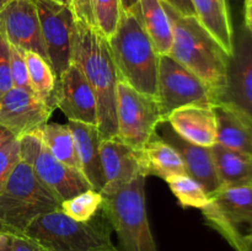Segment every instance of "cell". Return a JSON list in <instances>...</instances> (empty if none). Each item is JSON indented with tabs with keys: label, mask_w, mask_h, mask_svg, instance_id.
Segmentation results:
<instances>
[{
	"label": "cell",
	"mask_w": 252,
	"mask_h": 251,
	"mask_svg": "<svg viewBox=\"0 0 252 251\" xmlns=\"http://www.w3.org/2000/svg\"><path fill=\"white\" fill-rule=\"evenodd\" d=\"M202 212L236 251L243 250L252 231V186H221Z\"/></svg>",
	"instance_id": "ba28073f"
},
{
	"label": "cell",
	"mask_w": 252,
	"mask_h": 251,
	"mask_svg": "<svg viewBox=\"0 0 252 251\" xmlns=\"http://www.w3.org/2000/svg\"><path fill=\"white\" fill-rule=\"evenodd\" d=\"M158 135L171 144L181 155L187 175L193 177L206 189L209 197L216 193L223 185L217 172L216 162L211 148L199 147L182 139L167 122L158 127Z\"/></svg>",
	"instance_id": "9a60e30c"
},
{
	"label": "cell",
	"mask_w": 252,
	"mask_h": 251,
	"mask_svg": "<svg viewBox=\"0 0 252 251\" xmlns=\"http://www.w3.org/2000/svg\"><path fill=\"white\" fill-rule=\"evenodd\" d=\"M71 9L75 14L76 20H80V21L95 27L94 0H71Z\"/></svg>",
	"instance_id": "d6a6232c"
},
{
	"label": "cell",
	"mask_w": 252,
	"mask_h": 251,
	"mask_svg": "<svg viewBox=\"0 0 252 251\" xmlns=\"http://www.w3.org/2000/svg\"><path fill=\"white\" fill-rule=\"evenodd\" d=\"M166 122L155 96L139 93L125 81L117 85V137L138 150L157 134L158 127Z\"/></svg>",
	"instance_id": "52a82bcc"
},
{
	"label": "cell",
	"mask_w": 252,
	"mask_h": 251,
	"mask_svg": "<svg viewBox=\"0 0 252 251\" xmlns=\"http://www.w3.org/2000/svg\"><path fill=\"white\" fill-rule=\"evenodd\" d=\"M194 16L229 57L234 53V34L226 0H191Z\"/></svg>",
	"instance_id": "7402d4cb"
},
{
	"label": "cell",
	"mask_w": 252,
	"mask_h": 251,
	"mask_svg": "<svg viewBox=\"0 0 252 251\" xmlns=\"http://www.w3.org/2000/svg\"><path fill=\"white\" fill-rule=\"evenodd\" d=\"M12 0H0V11H1L2 9H4L5 6H6L7 4H9V2H11Z\"/></svg>",
	"instance_id": "b9f144b4"
},
{
	"label": "cell",
	"mask_w": 252,
	"mask_h": 251,
	"mask_svg": "<svg viewBox=\"0 0 252 251\" xmlns=\"http://www.w3.org/2000/svg\"><path fill=\"white\" fill-rule=\"evenodd\" d=\"M17 139L11 132H10L7 128H5L4 126L0 125V148H2L4 145H6L7 143L11 142V140Z\"/></svg>",
	"instance_id": "d590c367"
},
{
	"label": "cell",
	"mask_w": 252,
	"mask_h": 251,
	"mask_svg": "<svg viewBox=\"0 0 252 251\" xmlns=\"http://www.w3.org/2000/svg\"><path fill=\"white\" fill-rule=\"evenodd\" d=\"M53 111L31 91L12 88L0 97V125L20 139L46 125Z\"/></svg>",
	"instance_id": "4fadbf2b"
},
{
	"label": "cell",
	"mask_w": 252,
	"mask_h": 251,
	"mask_svg": "<svg viewBox=\"0 0 252 251\" xmlns=\"http://www.w3.org/2000/svg\"><path fill=\"white\" fill-rule=\"evenodd\" d=\"M0 251H10V235L0 233Z\"/></svg>",
	"instance_id": "74e56055"
},
{
	"label": "cell",
	"mask_w": 252,
	"mask_h": 251,
	"mask_svg": "<svg viewBox=\"0 0 252 251\" xmlns=\"http://www.w3.org/2000/svg\"><path fill=\"white\" fill-rule=\"evenodd\" d=\"M78 153L80 171L93 189L101 192L105 185L100 155V135L97 126L69 121Z\"/></svg>",
	"instance_id": "ffe728a7"
},
{
	"label": "cell",
	"mask_w": 252,
	"mask_h": 251,
	"mask_svg": "<svg viewBox=\"0 0 252 251\" xmlns=\"http://www.w3.org/2000/svg\"><path fill=\"white\" fill-rule=\"evenodd\" d=\"M102 203V193L96 189L89 188L62 202V211L75 220L88 221L97 214Z\"/></svg>",
	"instance_id": "83f0119b"
},
{
	"label": "cell",
	"mask_w": 252,
	"mask_h": 251,
	"mask_svg": "<svg viewBox=\"0 0 252 251\" xmlns=\"http://www.w3.org/2000/svg\"><path fill=\"white\" fill-rule=\"evenodd\" d=\"M217 118V143L252 154V116L238 103L220 100L213 105Z\"/></svg>",
	"instance_id": "d6986e66"
},
{
	"label": "cell",
	"mask_w": 252,
	"mask_h": 251,
	"mask_svg": "<svg viewBox=\"0 0 252 251\" xmlns=\"http://www.w3.org/2000/svg\"><path fill=\"white\" fill-rule=\"evenodd\" d=\"M243 250L252 251V231L250 234H249L248 236H246L245 240H244V249H243Z\"/></svg>",
	"instance_id": "ab89813d"
},
{
	"label": "cell",
	"mask_w": 252,
	"mask_h": 251,
	"mask_svg": "<svg viewBox=\"0 0 252 251\" xmlns=\"http://www.w3.org/2000/svg\"><path fill=\"white\" fill-rule=\"evenodd\" d=\"M166 122L192 144L211 148L217 143V118L212 105L182 106L170 113Z\"/></svg>",
	"instance_id": "ac0fdd59"
},
{
	"label": "cell",
	"mask_w": 252,
	"mask_h": 251,
	"mask_svg": "<svg viewBox=\"0 0 252 251\" xmlns=\"http://www.w3.org/2000/svg\"><path fill=\"white\" fill-rule=\"evenodd\" d=\"M246 1H250V2H252V0H246Z\"/></svg>",
	"instance_id": "ee69618b"
},
{
	"label": "cell",
	"mask_w": 252,
	"mask_h": 251,
	"mask_svg": "<svg viewBox=\"0 0 252 251\" xmlns=\"http://www.w3.org/2000/svg\"><path fill=\"white\" fill-rule=\"evenodd\" d=\"M53 1L61 2V4H64V5H69V6H71V0H53Z\"/></svg>",
	"instance_id": "7bdbcfd3"
},
{
	"label": "cell",
	"mask_w": 252,
	"mask_h": 251,
	"mask_svg": "<svg viewBox=\"0 0 252 251\" xmlns=\"http://www.w3.org/2000/svg\"><path fill=\"white\" fill-rule=\"evenodd\" d=\"M20 159L32 167L39 181L61 202L91 188L79 170L59 161L36 133L20 138Z\"/></svg>",
	"instance_id": "30bf717a"
},
{
	"label": "cell",
	"mask_w": 252,
	"mask_h": 251,
	"mask_svg": "<svg viewBox=\"0 0 252 251\" xmlns=\"http://www.w3.org/2000/svg\"><path fill=\"white\" fill-rule=\"evenodd\" d=\"M139 0H121L122 10H132L138 5Z\"/></svg>",
	"instance_id": "f35d334b"
},
{
	"label": "cell",
	"mask_w": 252,
	"mask_h": 251,
	"mask_svg": "<svg viewBox=\"0 0 252 251\" xmlns=\"http://www.w3.org/2000/svg\"><path fill=\"white\" fill-rule=\"evenodd\" d=\"M10 70H11L12 88L33 93L31 83H30L29 69H27L25 53L11 44H10Z\"/></svg>",
	"instance_id": "f546056e"
},
{
	"label": "cell",
	"mask_w": 252,
	"mask_h": 251,
	"mask_svg": "<svg viewBox=\"0 0 252 251\" xmlns=\"http://www.w3.org/2000/svg\"><path fill=\"white\" fill-rule=\"evenodd\" d=\"M137 152L143 176H158L166 181L175 175L187 174L181 155L176 149L157 134Z\"/></svg>",
	"instance_id": "44dd1931"
},
{
	"label": "cell",
	"mask_w": 252,
	"mask_h": 251,
	"mask_svg": "<svg viewBox=\"0 0 252 251\" xmlns=\"http://www.w3.org/2000/svg\"><path fill=\"white\" fill-rule=\"evenodd\" d=\"M240 251H245V250H240Z\"/></svg>",
	"instance_id": "f6af8a7d"
},
{
	"label": "cell",
	"mask_w": 252,
	"mask_h": 251,
	"mask_svg": "<svg viewBox=\"0 0 252 251\" xmlns=\"http://www.w3.org/2000/svg\"><path fill=\"white\" fill-rule=\"evenodd\" d=\"M20 161V140L14 139L0 148V191Z\"/></svg>",
	"instance_id": "4dcf8cb0"
},
{
	"label": "cell",
	"mask_w": 252,
	"mask_h": 251,
	"mask_svg": "<svg viewBox=\"0 0 252 251\" xmlns=\"http://www.w3.org/2000/svg\"><path fill=\"white\" fill-rule=\"evenodd\" d=\"M140 20L159 56L170 54L172 25L161 0H139Z\"/></svg>",
	"instance_id": "cb8c5ba5"
},
{
	"label": "cell",
	"mask_w": 252,
	"mask_h": 251,
	"mask_svg": "<svg viewBox=\"0 0 252 251\" xmlns=\"http://www.w3.org/2000/svg\"><path fill=\"white\" fill-rule=\"evenodd\" d=\"M166 5L176 10L179 14L184 16H194V10L191 4V0H161Z\"/></svg>",
	"instance_id": "e575fe53"
},
{
	"label": "cell",
	"mask_w": 252,
	"mask_h": 251,
	"mask_svg": "<svg viewBox=\"0 0 252 251\" xmlns=\"http://www.w3.org/2000/svg\"><path fill=\"white\" fill-rule=\"evenodd\" d=\"M107 39L121 80L157 97L160 56L143 26L138 5L122 10L117 29Z\"/></svg>",
	"instance_id": "3957f363"
},
{
	"label": "cell",
	"mask_w": 252,
	"mask_h": 251,
	"mask_svg": "<svg viewBox=\"0 0 252 251\" xmlns=\"http://www.w3.org/2000/svg\"><path fill=\"white\" fill-rule=\"evenodd\" d=\"M245 22H246V29L252 36V2L246 1L245 7Z\"/></svg>",
	"instance_id": "8d00e7d4"
},
{
	"label": "cell",
	"mask_w": 252,
	"mask_h": 251,
	"mask_svg": "<svg viewBox=\"0 0 252 251\" xmlns=\"http://www.w3.org/2000/svg\"><path fill=\"white\" fill-rule=\"evenodd\" d=\"M56 103L69 121L97 126L95 94L81 68L74 62L57 80Z\"/></svg>",
	"instance_id": "5bb4252c"
},
{
	"label": "cell",
	"mask_w": 252,
	"mask_h": 251,
	"mask_svg": "<svg viewBox=\"0 0 252 251\" xmlns=\"http://www.w3.org/2000/svg\"><path fill=\"white\" fill-rule=\"evenodd\" d=\"M157 98L165 118L172 111L187 105H216L219 100L213 90L170 54L160 56Z\"/></svg>",
	"instance_id": "9c48e42d"
},
{
	"label": "cell",
	"mask_w": 252,
	"mask_h": 251,
	"mask_svg": "<svg viewBox=\"0 0 252 251\" xmlns=\"http://www.w3.org/2000/svg\"><path fill=\"white\" fill-rule=\"evenodd\" d=\"M100 155L105 177V185L101 191L103 197L112 196L138 175H142L137 152L118 137L101 140Z\"/></svg>",
	"instance_id": "2e32d148"
},
{
	"label": "cell",
	"mask_w": 252,
	"mask_h": 251,
	"mask_svg": "<svg viewBox=\"0 0 252 251\" xmlns=\"http://www.w3.org/2000/svg\"><path fill=\"white\" fill-rule=\"evenodd\" d=\"M0 33L24 53L33 52L48 61L34 0L9 2L0 11Z\"/></svg>",
	"instance_id": "7c38bea8"
},
{
	"label": "cell",
	"mask_w": 252,
	"mask_h": 251,
	"mask_svg": "<svg viewBox=\"0 0 252 251\" xmlns=\"http://www.w3.org/2000/svg\"><path fill=\"white\" fill-rule=\"evenodd\" d=\"M32 91L52 108H57V76L48 61L33 52H25Z\"/></svg>",
	"instance_id": "484cf974"
},
{
	"label": "cell",
	"mask_w": 252,
	"mask_h": 251,
	"mask_svg": "<svg viewBox=\"0 0 252 251\" xmlns=\"http://www.w3.org/2000/svg\"><path fill=\"white\" fill-rule=\"evenodd\" d=\"M71 62L80 66L95 94L100 139L117 137V85L121 79L108 39L94 26L76 20Z\"/></svg>",
	"instance_id": "6da1fadb"
},
{
	"label": "cell",
	"mask_w": 252,
	"mask_h": 251,
	"mask_svg": "<svg viewBox=\"0 0 252 251\" xmlns=\"http://www.w3.org/2000/svg\"><path fill=\"white\" fill-rule=\"evenodd\" d=\"M10 251H47L26 236L10 235Z\"/></svg>",
	"instance_id": "836d02e7"
},
{
	"label": "cell",
	"mask_w": 252,
	"mask_h": 251,
	"mask_svg": "<svg viewBox=\"0 0 252 251\" xmlns=\"http://www.w3.org/2000/svg\"><path fill=\"white\" fill-rule=\"evenodd\" d=\"M172 25L170 56L196 74L223 100L229 83L230 57L199 24L196 16H184L164 2Z\"/></svg>",
	"instance_id": "7a4b0ae2"
},
{
	"label": "cell",
	"mask_w": 252,
	"mask_h": 251,
	"mask_svg": "<svg viewBox=\"0 0 252 251\" xmlns=\"http://www.w3.org/2000/svg\"><path fill=\"white\" fill-rule=\"evenodd\" d=\"M223 100H230L252 116V36L246 29L234 42L229 65V83Z\"/></svg>",
	"instance_id": "e0dca14e"
},
{
	"label": "cell",
	"mask_w": 252,
	"mask_h": 251,
	"mask_svg": "<svg viewBox=\"0 0 252 251\" xmlns=\"http://www.w3.org/2000/svg\"><path fill=\"white\" fill-rule=\"evenodd\" d=\"M170 189L185 208L203 209L211 201L201 184L187 174L175 175L166 180Z\"/></svg>",
	"instance_id": "4316f807"
},
{
	"label": "cell",
	"mask_w": 252,
	"mask_h": 251,
	"mask_svg": "<svg viewBox=\"0 0 252 251\" xmlns=\"http://www.w3.org/2000/svg\"><path fill=\"white\" fill-rule=\"evenodd\" d=\"M48 62L57 79L71 64V42L76 17L69 5L53 0H34Z\"/></svg>",
	"instance_id": "8fae6325"
},
{
	"label": "cell",
	"mask_w": 252,
	"mask_h": 251,
	"mask_svg": "<svg viewBox=\"0 0 252 251\" xmlns=\"http://www.w3.org/2000/svg\"><path fill=\"white\" fill-rule=\"evenodd\" d=\"M91 251H120L115 245H111V246H106V248H101V249H95V250H91Z\"/></svg>",
	"instance_id": "60d3db41"
},
{
	"label": "cell",
	"mask_w": 252,
	"mask_h": 251,
	"mask_svg": "<svg viewBox=\"0 0 252 251\" xmlns=\"http://www.w3.org/2000/svg\"><path fill=\"white\" fill-rule=\"evenodd\" d=\"M12 89L10 70V44L0 33V97Z\"/></svg>",
	"instance_id": "1f68e13d"
},
{
	"label": "cell",
	"mask_w": 252,
	"mask_h": 251,
	"mask_svg": "<svg viewBox=\"0 0 252 251\" xmlns=\"http://www.w3.org/2000/svg\"><path fill=\"white\" fill-rule=\"evenodd\" d=\"M33 133L41 138L43 144L59 161L80 171V162L76 153L75 142L68 125L47 122Z\"/></svg>",
	"instance_id": "d4e9b609"
},
{
	"label": "cell",
	"mask_w": 252,
	"mask_h": 251,
	"mask_svg": "<svg viewBox=\"0 0 252 251\" xmlns=\"http://www.w3.org/2000/svg\"><path fill=\"white\" fill-rule=\"evenodd\" d=\"M61 208L62 202L20 159L0 191V233L24 236L36 219Z\"/></svg>",
	"instance_id": "277c9868"
},
{
	"label": "cell",
	"mask_w": 252,
	"mask_h": 251,
	"mask_svg": "<svg viewBox=\"0 0 252 251\" xmlns=\"http://www.w3.org/2000/svg\"><path fill=\"white\" fill-rule=\"evenodd\" d=\"M101 209L117 234L125 251H158L145 202V176L132 182L112 196L103 197Z\"/></svg>",
	"instance_id": "8992f818"
},
{
	"label": "cell",
	"mask_w": 252,
	"mask_h": 251,
	"mask_svg": "<svg viewBox=\"0 0 252 251\" xmlns=\"http://www.w3.org/2000/svg\"><path fill=\"white\" fill-rule=\"evenodd\" d=\"M111 231L112 226L103 212L97 218L78 221L61 208L36 219L24 236L47 251H91L113 245Z\"/></svg>",
	"instance_id": "5b68a950"
},
{
	"label": "cell",
	"mask_w": 252,
	"mask_h": 251,
	"mask_svg": "<svg viewBox=\"0 0 252 251\" xmlns=\"http://www.w3.org/2000/svg\"><path fill=\"white\" fill-rule=\"evenodd\" d=\"M121 0H94L95 27L106 38L115 33L121 19Z\"/></svg>",
	"instance_id": "f1b7e54d"
},
{
	"label": "cell",
	"mask_w": 252,
	"mask_h": 251,
	"mask_svg": "<svg viewBox=\"0 0 252 251\" xmlns=\"http://www.w3.org/2000/svg\"><path fill=\"white\" fill-rule=\"evenodd\" d=\"M223 186H252V154L216 144L211 147Z\"/></svg>",
	"instance_id": "603a6c76"
}]
</instances>
